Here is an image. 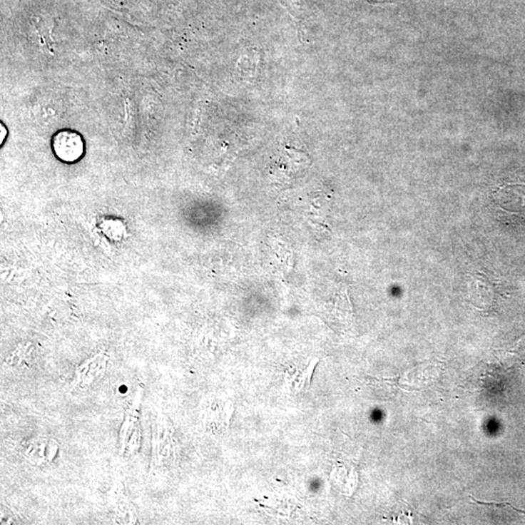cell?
Wrapping results in <instances>:
<instances>
[{"instance_id":"1","label":"cell","mask_w":525,"mask_h":525,"mask_svg":"<svg viewBox=\"0 0 525 525\" xmlns=\"http://www.w3.org/2000/svg\"><path fill=\"white\" fill-rule=\"evenodd\" d=\"M52 149L53 154L61 162L76 163L84 156V139L76 131H58L52 139Z\"/></svg>"},{"instance_id":"2","label":"cell","mask_w":525,"mask_h":525,"mask_svg":"<svg viewBox=\"0 0 525 525\" xmlns=\"http://www.w3.org/2000/svg\"><path fill=\"white\" fill-rule=\"evenodd\" d=\"M307 165V158L302 157L300 153H283L275 165V174L277 180L282 182L292 180L295 174L300 173V170Z\"/></svg>"},{"instance_id":"3","label":"cell","mask_w":525,"mask_h":525,"mask_svg":"<svg viewBox=\"0 0 525 525\" xmlns=\"http://www.w3.org/2000/svg\"><path fill=\"white\" fill-rule=\"evenodd\" d=\"M471 500H472V502L476 503V504L481 505V506H495V507L501 508V507H506V506H511V508L514 509V510L519 511V513L525 514L524 511L519 510V509L514 508V506H511V504H507V503H501V504H498V503H486V502H481V501H478L476 499L475 497H473L472 495H470Z\"/></svg>"},{"instance_id":"4","label":"cell","mask_w":525,"mask_h":525,"mask_svg":"<svg viewBox=\"0 0 525 525\" xmlns=\"http://www.w3.org/2000/svg\"><path fill=\"white\" fill-rule=\"evenodd\" d=\"M369 1H376V0H369Z\"/></svg>"}]
</instances>
